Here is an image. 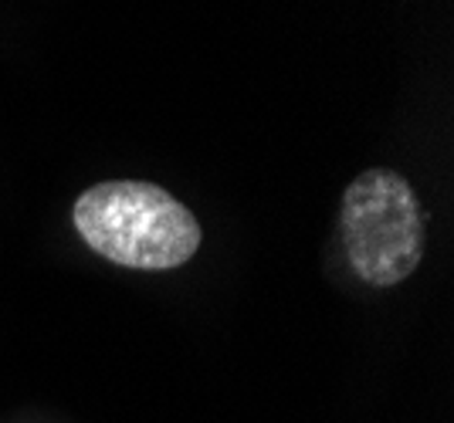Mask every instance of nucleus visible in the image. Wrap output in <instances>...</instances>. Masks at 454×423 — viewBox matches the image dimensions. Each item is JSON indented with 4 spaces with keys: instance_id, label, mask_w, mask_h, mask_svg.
Returning <instances> with one entry per match:
<instances>
[{
    "instance_id": "nucleus-1",
    "label": "nucleus",
    "mask_w": 454,
    "mask_h": 423,
    "mask_svg": "<svg viewBox=\"0 0 454 423\" xmlns=\"http://www.w3.org/2000/svg\"><path fill=\"white\" fill-rule=\"evenodd\" d=\"M75 231L106 261L136 271H170L200 248L197 217L146 180H106L75 200Z\"/></svg>"
},
{
    "instance_id": "nucleus-2",
    "label": "nucleus",
    "mask_w": 454,
    "mask_h": 423,
    "mask_svg": "<svg viewBox=\"0 0 454 423\" xmlns=\"http://www.w3.org/2000/svg\"><path fill=\"white\" fill-rule=\"evenodd\" d=\"M342 244L366 285L390 288L424 258V211L414 187L394 170H366L342 193Z\"/></svg>"
}]
</instances>
